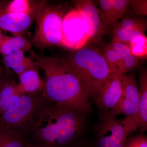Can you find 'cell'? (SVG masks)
Instances as JSON below:
<instances>
[{"label": "cell", "mask_w": 147, "mask_h": 147, "mask_svg": "<svg viewBox=\"0 0 147 147\" xmlns=\"http://www.w3.org/2000/svg\"><path fill=\"white\" fill-rule=\"evenodd\" d=\"M84 116L76 110L45 100L29 131L32 144L40 147H68L79 142L86 129Z\"/></svg>", "instance_id": "obj_1"}, {"label": "cell", "mask_w": 147, "mask_h": 147, "mask_svg": "<svg viewBox=\"0 0 147 147\" xmlns=\"http://www.w3.org/2000/svg\"><path fill=\"white\" fill-rule=\"evenodd\" d=\"M36 59L37 68L42 69L45 74L42 93L48 102L73 109L84 117L92 113L89 95L64 59L46 56Z\"/></svg>", "instance_id": "obj_2"}, {"label": "cell", "mask_w": 147, "mask_h": 147, "mask_svg": "<svg viewBox=\"0 0 147 147\" xmlns=\"http://www.w3.org/2000/svg\"><path fill=\"white\" fill-rule=\"evenodd\" d=\"M64 59L90 97L95 98L112 71L102 53L92 48H81Z\"/></svg>", "instance_id": "obj_3"}, {"label": "cell", "mask_w": 147, "mask_h": 147, "mask_svg": "<svg viewBox=\"0 0 147 147\" xmlns=\"http://www.w3.org/2000/svg\"><path fill=\"white\" fill-rule=\"evenodd\" d=\"M63 13L60 9L40 3L38 10L36 27L32 43L37 48L63 46L61 27Z\"/></svg>", "instance_id": "obj_4"}, {"label": "cell", "mask_w": 147, "mask_h": 147, "mask_svg": "<svg viewBox=\"0 0 147 147\" xmlns=\"http://www.w3.org/2000/svg\"><path fill=\"white\" fill-rule=\"evenodd\" d=\"M45 100L42 93L22 95L14 106L0 116V126L23 134L30 129L38 110Z\"/></svg>", "instance_id": "obj_5"}, {"label": "cell", "mask_w": 147, "mask_h": 147, "mask_svg": "<svg viewBox=\"0 0 147 147\" xmlns=\"http://www.w3.org/2000/svg\"><path fill=\"white\" fill-rule=\"evenodd\" d=\"M101 119L98 130L99 147H124L129 135L138 130L132 117L119 120L101 116Z\"/></svg>", "instance_id": "obj_6"}, {"label": "cell", "mask_w": 147, "mask_h": 147, "mask_svg": "<svg viewBox=\"0 0 147 147\" xmlns=\"http://www.w3.org/2000/svg\"><path fill=\"white\" fill-rule=\"evenodd\" d=\"M89 41L82 15L76 9L63 16L61 27L63 46L74 50L83 48Z\"/></svg>", "instance_id": "obj_7"}, {"label": "cell", "mask_w": 147, "mask_h": 147, "mask_svg": "<svg viewBox=\"0 0 147 147\" xmlns=\"http://www.w3.org/2000/svg\"><path fill=\"white\" fill-rule=\"evenodd\" d=\"M123 90L122 94L117 104L109 112L101 116L112 118L119 115H125L126 117H132L135 121L139 111L140 94L134 76L124 74Z\"/></svg>", "instance_id": "obj_8"}, {"label": "cell", "mask_w": 147, "mask_h": 147, "mask_svg": "<svg viewBox=\"0 0 147 147\" xmlns=\"http://www.w3.org/2000/svg\"><path fill=\"white\" fill-rule=\"evenodd\" d=\"M123 75L117 70L112 71L95 98L101 109L107 110L105 114L114 108L120 99L123 91Z\"/></svg>", "instance_id": "obj_9"}, {"label": "cell", "mask_w": 147, "mask_h": 147, "mask_svg": "<svg viewBox=\"0 0 147 147\" xmlns=\"http://www.w3.org/2000/svg\"><path fill=\"white\" fill-rule=\"evenodd\" d=\"M74 3L82 15L89 41H97L104 33L98 9L91 0H78Z\"/></svg>", "instance_id": "obj_10"}, {"label": "cell", "mask_w": 147, "mask_h": 147, "mask_svg": "<svg viewBox=\"0 0 147 147\" xmlns=\"http://www.w3.org/2000/svg\"><path fill=\"white\" fill-rule=\"evenodd\" d=\"M98 9L103 31L109 32L124 15L129 5V0H100Z\"/></svg>", "instance_id": "obj_11"}, {"label": "cell", "mask_w": 147, "mask_h": 147, "mask_svg": "<svg viewBox=\"0 0 147 147\" xmlns=\"http://www.w3.org/2000/svg\"><path fill=\"white\" fill-rule=\"evenodd\" d=\"M37 13L15 14L7 12L4 5L0 4V29L12 33L15 36H22L30 27Z\"/></svg>", "instance_id": "obj_12"}, {"label": "cell", "mask_w": 147, "mask_h": 147, "mask_svg": "<svg viewBox=\"0 0 147 147\" xmlns=\"http://www.w3.org/2000/svg\"><path fill=\"white\" fill-rule=\"evenodd\" d=\"M146 29V21L136 18L127 17L118 22L113 28L112 41L121 42L128 45L133 36Z\"/></svg>", "instance_id": "obj_13"}, {"label": "cell", "mask_w": 147, "mask_h": 147, "mask_svg": "<svg viewBox=\"0 0 147 147\" xmlns=\"http://www.w3.org/2000/svg\"><path fill=\"white\" fill-rule=\"evenodd\" d=\"M139 111L136 122L138 129L144 133L147 129V72L143 70L139 76Z\"/></svg>", "instance_id": "obj_14"}, {"label": "cell", "mask_w": 147, "mask_h": 147, "mask_svg": "<svg viewBox=\"0 0 147 147\" xmlns=\"http://www.w3.org/2000/svg\"><path fill=\"white\" fill-rule=\"evenodd\" d=\"M24 94L19 84L9 80L0 92V116L14 106Z\"/></svg>", "instance_id": "obj_15"}, {"label": "cell", "mask_w": 147, "mask_h": 147, "mask_svg": "<svg viewBox=\"0 0 147 147\" xmlns=\"http://www.w3.org/2000/svg\"><path fill=\"white\" fill-rule=\"evenodd\" d=\"M21 87L24 93H37L42 92L44 82L40 76L37 68H33L24 71L19 76Z\"/></svg>", "instance_id": "obj_16"}, {"label": "cell", "mask_w": 147, "mask_h": 147, "mask_svg": "<svg viewBox=\"0 0 147 147\" xmlns=\"http://www.w3.org/2000/svg\"><path fill=\"white\" fill-rule=\"evenodd\" d=\"M3 62L7 68L12 69L18 76L27 70L37 68L35 62L25 57L23 50L5 56L3 57Z\"/></svg>", "instance_id": "obj_17"}, {"label": "cell", "mask_w": 147, "mask_h": 147, "mask_svg": "<svg viewBox=\"0 0 147 147\" xmlns=\"http://www.w3.org/2000/svg\"><path fill=\"white\" fill-rule=\"evenodd\" d=\"M110 44L120 57L121 63L120 73L125 74L139 65V59L131 55L128 45L117 41H112Z\"/></svg>", "instance_id": "obj_18"}, {"label": "cell", "mask_w": 147, "mask_h": 147, "mask_svg": "<svg viewBox=\"0 0 147 147\" xmlns=\"http://www.w3.org/2000/svg\"><path fill=\"white\" fill-rule=\"evenodd\" d=\"M31 48L30 43L23 36H15L13 37L3 36L1 54L4 57L19 50L27 51Z\"/></svg>", "instance_id": "obj_19"}, {"label": "cell", "mask_w": 147, "mask_h": 147, "mask_svg": "<svg viewBox=\"0 0 147 147\" xmlns=\"http://www.w3.org/2000/svg\"><path fill=\"white\" fill-rule=\"evenodd\" d=\"M26 142L18 131L0 126V147H26Z\"/></svg>", "instance_id": "obj_20"}, {"label": "cell", "mask_w": 147, "mask_h": 147, "mask_svg": "<svg viewBox=\"0 0 147 147\" xmlns=\"http://www.w3.org/2000/svg\"><path fill=\"white\" fill-rule=\"evenodd\" d=\"M40 3L34 4L27 0H14L5 5L7 12L15 14H31L37 13Z\"/></svg>", "instance_id": "obj_21"}, {"label": "cell", "mask_w": 147, "mask_h": 147, "mask_svg": "<svg viewBox=\"0 0 147 147\" xmlns=\"http://www.w3.org/2000/svg\"><path fill=\"white\" fill-rule=\"evenodd\" d=\"M128 46L133 56L138 59L146 57L147 38L145 32H141L133 36L129 40Z\"/></svg>", "instance_id": "obj_22"}, {"label": "cell", "mask_w": 147, "mask_h": 147, "mask_svg": "<svg viewBox=\"0 0 147 147\" xmlns=\"http://www.w3.org/2000/svg\"><path fill=\"white\" fill-rule=\"evenodd\" d=\"M102 55L111 70H117L119 72L121 60L118 53L116 52L110 43L104 48Z\"/></svg>", "instance_id": "obj_23"}, {"label": "cell", "mask_w": 147, "mask_h": 147, "mask_svg": "<svg viewBox=\"0 0 147 147\" xmlns=\"http://www.w3.org/2000/svg\"><path fill=\"white\" fill-rule=\"evenodd\" d=\"M146 0H132L129 1L133 12L136 14L146 16L147 14Z\"/></svg>", "instance_id": "obj_24"}, {"label": "cell", "mask_w": 147, "mask_h": 147, "mask_svg": "<svg viewBox=\"0 0 147 147\" xmlns=\"http://www.w3.org/2000/svg\"><path fill=\"white\" fill-rule=\"evenodd\" d=\"M124 147H147V137L142 135L132 137L127 141Z\"/></svg>", "instance_id": "obj_25"}, {"label": "cell", "mask_w": 147, "mask_h": 147, "mask_svg": "<svg viewBox=\"0 0 147 147\" xmlns=\"http://www.w3.org/2000/svg\"><path fill=\"white\" fill-rule=\"evenodd\" d=\"M9 79H7V77H3L0 79V92L1 91V90L2 89L3 87L4 86L5 84H6Z\"/></svg>", "instance_id": "obj_26"}, {"label": "cell", "mask_w": 147, "mask_h": 147, "mask_svg": "<svg viewBox=\"0 0 147 147\" xmlns=\"http://www.w3.org/2000/svg\"><path fill=\"white\" fill-rule=\"evenodd\" d=\"M26 147H40L32 144L30 141H27L26 143Z\"/></svg>", "instance_id": "obj_27"}, {"label": "cell", "mask_w": 147, "mask_h": 147, "mask_svg": "<svg viewBox=\"0 0 147 147\" xmlns=\"http://www.w3.org/2000/svg\"><path fill=\"white\" fill-rule=\"evenodd\" d=\"M68 147H87L86 146H84V145L81 144L80 142H78V143H76V144H74L72 146H70Z\"/></svg>", "instance_id": "obj_28"}, {"label": "cell", "mask_w": 147, "mask_h": 147, "mask_svg": "<svg viewBox=\"0 0 147 147\" xmlns=\"http://www.w3.org/2000/svg\"><path fill=\"white\" fill-rule=\"evenodd\" d=\"M3 38V36L0 30V54H1V53L2 44Z\"/></svg>", "instance_id": "obj_29"}, {"label": "cell", "mask_w": 147, "mask_h": 147, "mask_svg": "<svg viewBox=\"0 0 147 147\" xmlns=\"http://www.w3.org/2000/svg\"><path fill=\"white\" fill-rule=\"evenodd\" d=\"M3 73V69L2 67L0 65V79L1 78Z\"/></svg>", "instance_id": "obj_30"}]
</instances>
